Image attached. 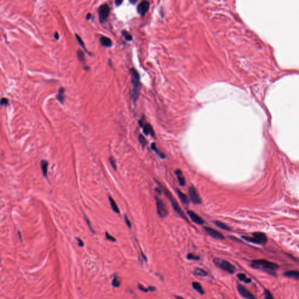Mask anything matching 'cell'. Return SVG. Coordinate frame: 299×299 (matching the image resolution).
<instances>
[{
  "instance_id": "17",
  "label": "cell",
  "mask_w": 299,
  "mask_h": 299,
  "mask_svg": "<svg viewBox=\"0 0 299 299\" xmlns=\"http://www.w3.org/2000/svg\"><path fill=\"white\" fill-rule=\"evenodd\" d=\"M176 193H177V194H178V196H179V199H180V200H181L182 202L183 203V204H186V205L189 204V199H188V197H187V196L185 195V193H183V192H182L180 190L176 189Z\"/></svg>"
},
{
  "instance_id": "43",
  "label": "cell",
  "mask_w": 299,
  "mask_h": 299,
  "mask_svg": "<svg viewBox=\"0 0 299 299\" xmlns=\"http://www.w3.org/2000/svg\"><path fill=\"white\" fill-rule=\"evenodd\" d=\"M54 37L56 39H58L59 38V33H58L57 32H56L54 34Z\"/></svg>"
},
{
  "instance_id": "37",
  "label": "cell",
  "mask_w": 299,
  "mask_h": 299,
  "mask_svg": "<svg viewBox=\"0 0 299 299\" xmlns=\"http://www.w3.org/2000/svg\"><path fill=\"white\" fill-rule=\"evenodd\" d=\"M125 220L126 224H127V225H128V228H131V223H130V221L129 219H128V216H126V215L125 216Z\"/></svg>"
},
{
  "instance_id": "4",
  "label": "cell",
  "mask_w": 299,
  "mask_h": 299,
  "mask_svg": "<svg viewBox=\"0 0 299 299\" xmlns=\"http://www.w3.org/2000/svg\"><path fill=\"white\" fill-rule=\"evenodd\" d=\"M214 264L224 271L230 273V274H233L234 273L235 271V267L230 262L226 261V260L221 259V258H214L213 260Z\"/></svg>"
},
{
  "instance_id": "36",
  "label": "cell",
  "mask_w": 299,
  "mask_h": 299,
  "mask_svg": "<svg viewBox=\"0 0 299 299\" xmlns=\"http://www.w3.org/2000/svg\"><path fill=\"white\" fill-rule=\"evenodd\" d=\"M85 221H86V224H88V227H89V229H90V230H91V232H92V233H94V234H95V231H94V229H93V228H92V225H91V223H90V222H89V220L88 219V218L86 217V216H85Z\"/></svg>"
},
{
  "instance_id": "24",
  "label": "cell",
  "mask_w": 299,
  "mask_h": 299,
  "mask_svg": "<svg viewBox=\"0 0 299 299\" xmlns=\"http://www.w3.org/2000/svg\"><path fill=\"white\" fill-rule=\"evenodd\" d=\"M64 89L63 88H60V89L59 90V94H58V95H57L56 98L61 103V104H63L64 102Z\"/></svg>"
},
{
  "instance_id": "32",
  "label": "cell",
  "mask_w": 299,
  "mask_h": 299,
  "mask_svg": "<svg viewBox=\"0 0 299 299\" xmlns=\"http://www.w3.org/2000/svg\"><path fill=\"white\" fill-rule=\"evenodd\" d=\"M122 34H123V35L124 36V37H125V38L127 40H128V41H131V40H132L133 39L132 36H131V35H130V34L128 33L127 31H123V32H122Z\"/></svg>"
},
{
  "instance_id": "22",
  "label": "cell",
  "mask_w": 299,
  "mask_h": 299,
  "mask_svg": "<svg viewBox=\"0 0 299 299\" xmlns=\"http://www.w3.org/2000/svg\"><path fill=\"white\" fill-rule=\"evenodd\" d=\"M237 277L238 278V279L241 281L244 282L246 283H249L251 282V279L250 278H247L246 277V275L244 273H238L237 275Z\"/></svg>"
},
{
  "instance_id": "26",
  "label": "cell",
  "mask_w": 299,
  "mask_h": 299,
  "mask_svg": "<svg viewBox=\"0 0 299 299\" xmlns=\"http://www.w3.org/2000/svg\"><path fill=\"white\" fill-rule=\"evenodd\" d=\"M77 57H78V59L79 60L80 62L83 63H85V56H84V53L83 52V51H81L80 50H78Z\"/></svg>"
},
{
  "instance_id": "9",
  "label": "cell",
  "mask_w": 299,
  "mask_h": 299,
  "mask_svg": "<svg viewBox=\"0 0 299 299\" xmlns=\"http://www.w3.org/2000/svg\"><path fill=\"white\" fill-rule=\"evenodd\" d=\"M237 290L242 297L246 299H256L255 296L241 285H238Z\"/></svg>"
},
{
  "instance_id": "2",
  "label": "cell",
  "mask_w": 299,
  "mask_h": 299,
  "mask_svg": "<svg viewBox=\"0 0 299 299\" xmlns=\"http://www.w3.org/2000/svg\"><path fill=\"white\" fill-rule=\"evenodd\" d=\"M130 74L131 78V84L133 86L131 92V98L134 102H136L138 99L140 93L141 84H140V78L139 73L135 68H132L130 70Z\"/></svg>"
},
{
  "instance_id": "46",
  "label": "cell",
  "mask_w": 299,
  "mask_h": 299,
  "mask_svg": "<svg viewBox=\"0 0 299 299\" xmlns=\"http://www.w3.org/2000/svg\"><path fill=\"white\" fill-rule=\"evenodd\" d=\"M175 297L176 299H185V298H183V297H181V296H176Z\"/></svg>"
},
{
  "instance_id": "27",
  "label": "cell",
  "mask_w": 299,
  "mask_h": 299,
  "mask_svg": "<svg viewBox=\"0 0 299 299\" xmlns=\"http://www.w3.org/2000/svg\"><path fill=\"white\" fill-rule=\"evenodd\" d=\"M139 141L140 142V144H141V146H143V147H146V145L147 144V140H146V139H145V137L143 136L142 134H139Z\"/></svg>"
},
{
  "instance_id": "38",
  "label": "cell",
  "mask_w": 299,
  "mask_h": 299,
  "mask_svg": "<svg viewBox=\"0 0 299 299\" xmlns=\"http://www.w3.org/2000/svg\"><path fill=\"white\" fill-rule=\"evenodd\" d=\"M138 288H139V290H140L143 291V292H147V291H149V290H148V288H145L143 286V285H138Z\"/></svg>"
},
{
  "instance_id": "41",
  "label": "cell",
  "mask_w": 299,
  "mask_h": 299,
  "mask_svg": "<svg viewBox=\"0 0 299 299\" xmlns=\"http://www.w3.org/2000/svg\"><path fill=\"white\" fill-rule=\"evenodd\" d=\"M122 2H123V1H122V0H117V1H115V4H116V6H119L122 4Z\"/></svg>"
},
{
  "instance_id": "45",
  "label": "cell",
  "mask_w": 299,
  "mask_h": 299,
  "mask_svg": "<svg viewBox=\"0 0 299 299\" xmlns=\"http://www.w3.org/2000/svg\"><path fill=\"white\" fill-rule=\"evenodd\" d=\"M91 16H92V15H91V13H88V14H87V15H86V19H91Z\"/></svg>"
},
{
  "instance_id": "21",
  "label": "cell",
  "mask_w": 299,
  "mask_h": 299,
  "mask_svg": "<svg viewBox=\"0 0 299 299\" xmlns=\"http://www.w3.org/2000/svg\"><path fill=\"white\" fill-rule=\"evenodd\" d=\"M194 273L196 275H198L200 276H206L207 275V272L205 271L203 269L200 268V267H196L194 270Z\"/></svg>"
},
{
  "instance_id": "34",
  "label": "cell",
  "mask_w": 299,
  "mask_h": 299,
  "mask_svg": "<svg viewBox=\"0 0 299 299\" xmlns=\"http://www.w3.org/2000/svg\"><path fill=\"white\" fill-rule=\"evenodd\" d=\"M105 236H106V238H107V240H109L110 241H112V242L116 241V239H115V238L113 237V236H112L111 235H110L108 233H107V232L105 233Z\"/></svg>"
},
{
  "instance_id": "1",
  "label": "cell",
  "mask_w": 299,
  "mask_h": 299,
  "mask_svg": "<svg viewBox=\"0 0 299 299\" xmlns=\"http://www.w3.org/2000/svg\"><path fill=\"white\" fill-rule=\"evenodd\" d=\"M251 267L255 269L267 272L270 274L275 275L273 272L279 269V266L276 263L265 259H256L251 262Z\"/></svg>"
},
{
  "instance_id": "39",
  "label": "cell",
  "mask_w": 299,
  "mask_h": 299,
  "mask_svg": "<svg viewBox=\"0 0 299 299\" xmlns=\"http://www.w3.org/2000/svg\"><path fill=\"white\" fill-rule=\"evenodd\" d=\"M77 240L78 241V246H81V247H82V246H84V243L83 241L81 240L80 238H77Z\"/></svg>"
},
{
  "instance_id": "47",
  "label": "cell",
  "mask_w": 299,
  "mask_h": 299,
  "mask_svg": "<svg viewBox=\"0 0 299 299\" xmlns=\"http://www.w3.org/2000/svg\"><path fill=\"white\" fill-rule=\"evenodd\" d=\"M131 3H132V4H135V3L137 2V1H130Z\"/></svg>"
},
{
  "instance_id": "33",
  "label": "cell",
  "mask_w": 299,
  "mask_h": 299,
  "mask_svg": "<svg viewBox=\"0 0 299 299\" xmlns=\"http://www.w3.org/2000/svg\"><path fill=\"white\" fill-rule=\"evenodd\" d=\"M109 161L110 165H112V167H113V168L114 169V170H116V169H117V165H116V161H115V158L111 157H110L109 158Z\"/></svg>"
},
{
  "instance_id": "18",
  "label": "cell",
  "mask_w": 299,
  "mask_h": 299,
  "mask_svg": "<svg viewBox=\"0 0 299 299\" xmlns=\"http://www.w3.org/2000/svg\"><path fill=\"white\" fill-rule=\"evenodd\" d=\"M192 285L193 288L196 291H198L200 294L203 295V294H204V290H203L202 286L201 284L200 283H199L198 282H192Z\"/></svg>"
},
{
  "instance_id": "15",
  "label": "cell",
  "mask_w": 299,
  "mask_h": 299,
  "mask_svg": "<svg viewBox=\"0 0 299 299\" xmlns=\"http://www.w3.org/2000/svg\"><path fill=\"white\" fill-rule=\"evenodd\" d=\"M283 275L288 278H294L296 280L299 279V272L297 270H288L283 273Z\"/></svg>"
},
{
  "instance_id": "11",
  "label": "cell",
  "mask_w": 299,
  "mask_h": 299,
  "mask_svg": "<svg viewBox=\"0 0 299 299\" xmlns=\"http://www.w3.org/2000/svg\"><path fill=\"white\" fill-rule=\"evenodd\" d=\"M150 8V3L148 1H142L137 7V12L141 16H144Z\"/></svg>"
},
{
  "instance_id": "3",
  "label": "cell",
  "mask_w": 299,
  "mask_h": 299,
  "mask_svg": "<svg viewBox=\"0 0 299 299\" xmlns=\"http://www.w3.org/2000/svg\"><path fill=\"white\" fill-rule=\"evenodd\" d=\"M155 182H156L158 184V185L160 186L161 189H162L163 192H164V193H165L166 196H167V198L169 199L170 201L171 202L172 206L173 209H174V210L175 211L176 213H177L178 215H179V216L181 217L182 218H183L185 220H186V222H189V221H188V218L186 217V215L185 214V213H183V211H182V209H181V207L179 206L178 203H177L176 200L175 199L174 197H173V196L172 195L171 193L170 192V191H169L168 190L165 188V187H164V186H163V185L161 184V183H160V182L157 181H155Z\"/></svg>"
},
{
  "instance_id": "5",
  "label": "cell",
  "mask_w": 299,
  "mask_h": 299,
  "mask_svg": "<svg viewBox=\"0 0 299 299\" xmlns=\"http://www.w3.org/2000/svg\"><path fill=\"white\" fill-rule=\"evenodd\" d=\"M242 238L246 241L256 244L264 245L267 242V237L264 233L261 232H256L252 233V237L242 236Z\"/></svg>"
},
{
  "instance_id": "10",
  "label": "cell",
  "mask_w": 299,
  "mask_h": 299,
  "mask_svg": "<svg viewBox=\"0 0 299 299\" xmlns=\"http://www.w3.org/2000/svg\"><path fill=\"white\" fill-rule=\"evenodd\" d=\"M204 229L206 232L213 238L217 239V240H224V237L222 233L213 228L208 227H204Z\"/></svg>"
},
{
  "instance_id": "30",
  "label": "cell",
  "mask_w": 299,
  "mask_h": 299,
  "mask_svg": "<svg viewBox=\"0 0 299 299\" xmlns=\"http://www.w3.org/2000/svg\"><path fill=\"white\" fill-rule=\"evenodd\" d=\"M112 285H113V287H115V288H119V286H120V281L119 280V279H118V278H117V276H115L114 278H113V280H112Z\"/></svg>"
},
{
  "instance_id": "23",
  "label": "cell",
  "mask_w": 299,
  "mask_h": 299,
  "mask_svg": "<svg viewBox=\"0 0 299 299\" xmlns=\"http://www.w3.org/2000/svg\"><path fill=\"white\" fill-rule=\"evenodd\" d=\"M214 223L216 224L217 226L219 227V228H222V229L223 230H227V231L231 230L230 227L229 226H228L227 224H225V223H222L221 222H219V221H215V222H214Z\"/></svg>"
},
{
  "instance_id": "20",
  "label": "cell",
  "mask_w": 299,
  "mask_h": 299,
  "mask_svg": "<svg viewBox=\"0 0 299 299\" xmlns=\"http://www.w3.org/2000/svg\"><path fill=\"white\" fill-rule=\"evenodd\" d=\"M109 201L110 206H111V207L112 209V210H113V212H115L116 213H120V210H119V208H118V206L117 204H116V202H115V201L113 199V198H112L111 196H109Z\"/></svg>"
},
{
  "instance_id": "14",
  "label": "cell",
  "mask_w": 299,
  "mask_h": 299,
  "mask_svg": "<svg viewBox=\"0 0 299 299\" xmlns=\"http://www.w3.org/2000/svg\"><path fill=\"white\" fill-rule=\"evenodd\" d=\"M175 174L176 176H177L179 185L182 186H184L185 185V179L184 176H183V174H182V172L181 170H179V169L176 170L175 171Z\"/></svg>"
},
{
  "instance_id": "8",
  "label": "cell",
  "mask_w": 299,
  "mask_h": 299,
  "mask_svg": "<svg viewBox=\"0 0 299 299\" xmlns=\"http://www.w3.org/2000/svg\"><path fill=\"white\" fill-rule=\"evenodd\" d=\"M188 193L190 199L193 203L196 204H202V199L197 189L193 185H191L188 189Z\"/></svg>"
},
{
  "instance_id": "6",
  "label": "cell",
  "mask_w": 299,
  "mask_h": 299,
  "mask_svg": "<svg viewBox=\"0 0 299 299\" xmlns=\"http://www.w3.org/2000/svg\"><path fill=\"white\" fill-rule=\"evenodd\" d=\"M155 201H156L157 210L158 214L161 218L165 217L168 214V211L166 207V206L162 200L158 198V197H155Z\"/></svg>"
},
{
  "instance_id": "25",
  "label": "cell",
  "mask_w": 299,
  "mask_h": 299,
  "mask_svg": "<svg viewBox=\"0 0 299 299\" xmlns=\"http://www.w3.org/2000/svg\"><path fill=\"white\" fill-rule=\"evenodd\" d=\"M151 149L152 150L156 152V153L157 154L159 155V156L161 158H165V155H164L162 152H161L159 150L157 149L155 143H152L151 145Z\"/></svg>"
},
{
  "instance_id": "42",
  "label": "cell",
  "mask_w": 299,
  "mask_h": 299,
  "mask_svg": "<svg viewBox=\"0 0 299 299\" xmlns=\"http://www.w3.org/2000/svg\"><path fill=\"white\" fill-rule=\"evenodd\" d=\"M148 290H149V291H155V290H156V288L153 286H150L149 287V288H148Z\"/></svg>"
},
{
  "instance_id": "28",
  "label": "cell",
  "mask_w": 299,
  "mask_h": 299,
  "mask_svg": "<svg viewBox=\"0 0 299 299\" xmlns=\"http://www.w3.org/2000/svg\"><path fill=\"white\" fill-rule=\"evenodd\" d=\"M75 37H76V39H77V40H78V42L79 44H80V45L82 46V47H83L84 50L86 52H87L88 53H89V52H88V50L85 49V45H84V43L83 40H82V39L81 38V37L79 36L78 35H77V34H75Z\"/></svg>"
},
{
  "instance_id": "44",
  "label": "cell",
  "mask_w": 299,
  "mask_h": 299,
  "mask_svg": "<svg viewBox=\"0 0 299 299\" xmlns=\"http://www.w3.org/2000/svg\"><path fill=\"white\" fill-rule=\"evenodd\" d=\"M155 191H156L157 192H158L159 194H161V189H158V188H155Z\"/></svg>"
},
{
  "instance_id": "13",
  "label": "cell",
  "mask_w": 299,
  "mask_h": 299,
  "mask_svg": "<svg viewBox=\"0 0 299 299\" xmlns=\"http://www.w3.org/2000/svg\"><path fill=\"white\" fill-rule=\"evenodd\" d=\"M143 133L146 134V135H149L150 134L151 135L154 136V131L153 128L151 125L149 123H146L143 126Z\"/></svg>"
},
{
  "instance_id": "16",
  "label": "cell",
  "mask_w": 299,
  "mask_h": 299,
  "mask_svg": "<svg viewBox=\"0 0 299 299\" xmlns=\"http://www.w3.org/2000/svg\"><path fill=\"white\" fill-rule=\"evenodd\" d=\"M49 163L46 160H42L40 161V167H41L42 171L43 176L44 177L47 178V168H48Z\"/></svg>"
},
{
  "instance_id": "29",
  "label": "cell",
  "mask_w": 299,
  "mask_h": 299,
  "mask_svg": "<svg viewBox=\"0 0 299 299\" xmlns=\"http://www.w3.org/2000/svg\"><path fill=\"white\" fill-rule=\"evenodd\" d=\"M186 258L189 260H196V261L199 260L200 259V258L199 256L194 255V254H193L192 253L188 254V255H187V256H186Z\"/></svg>"
},
{
  "instance_id": "12",
  "label": "cell",
  "mask_w": 299,
  "mask_h": 299,
  "mask_svg": "<svg viewBox=\"0 0 299 299\" xmlns=\"http://www.w3.org/2000/svg\"><path fill=\"white\" fill-rule=\"evenodd\" d=\"M187 213L189 215V217L192 219L193 222L195 223L199 224V225H202L204 223V221L194 212L192 211V210H188L187 212Z\"/></svg>"
},
{
  "instance_id": "40",
  "label": "cell",
  "mask_w": 299,
  "mask_h": 299,
  "mask_svg": "<svg viewBox=\"0 0 299 299\" xmlns=\"http://www.w3.org/2000/svg\"><path fill=\"white\" fill-rule=\"evenodd\" d=\"M230 238L231 239V240H232L233 241H237V242H240V240H239L238 239H237V238L233 237V236H231V237H230Z\"/></svg>"
},
{
  "instance_id": "19",
  "label": "cell",
  "mask_w": 299,
  "mask_h": 299,
  "mask_svg": "<svg viewBox=\"0 0 299 299\" xmlns=\"http://www.w3.org/2000/svg\"><path fill=\"white\" fill-rule=\"evenodd\" d=\"M100 42H101L102 45L105 46V47H110L112 44L111 39L107 37H101V39H100Z\"/></svg>"
},
{
  "instance_id": "7",
  "label": "cell",
  "mask_w": 299,
  "mask_h": 299,
  "mask_svg": "<svg viewBox=\"0 0 299 299\" xmlns=\"http://www.w3.org/2000/svg\"><path fill=\"white\" fill-rule=\"evenodd\" d=\"M110 12V8L107 4L102 5L98 9V15L99 22L104 23L107 20Z\"/></svg>"
},
{
  "instance_id": "31",
  "label": "cell",
  "mask_w": 299,
  "mask_h": 299,
  "mask_svg": "<svg viewBox=\"0 0 299 299\" xmlns=\"http://www.w3.org/2000/svg\"><path fill=\"white\" fill-rule=\"evenodd\" d=\"M264 296L265 299H274L273 297V295L269 290L267 289H265L264 291Z\"/></svg>"
},
{
  "instance_id": "35",
  "label": "cell",
  "mask_w": 299,
  "mask_h": 299,
  "mask_svg": "<svg viewBox=\"0 0 299 299\" xmlns=\"http://www.w3.org/2000/svg\"><path fill=\"white\" fill-rule=\"evenodd\" d=\"M8 99L6 98H2L0 99V105H7L8 104Z\"/></svg>"
}]
</instances>
